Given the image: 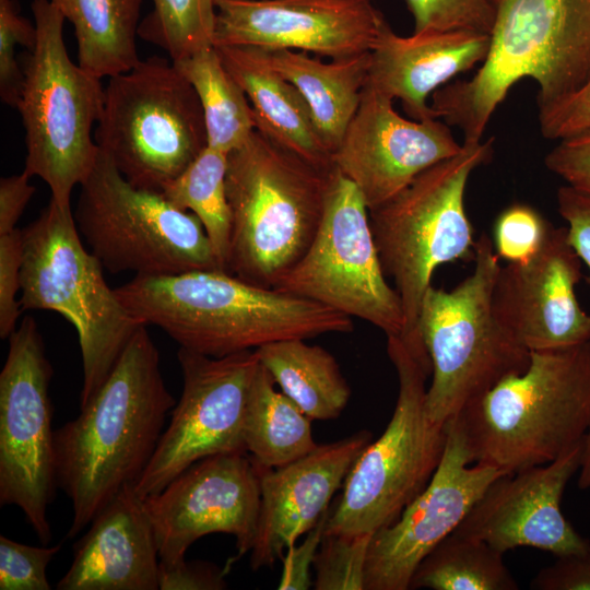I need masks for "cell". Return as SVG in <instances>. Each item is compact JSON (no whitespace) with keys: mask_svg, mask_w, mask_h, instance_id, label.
Wrapping results in <instances>:
<instances>
[{"mask_svg":"<svg viewBox=\"0 0 590 590\" xmlns=\"http://www.w3.org/2000/svg\"><path fill=\"white\" fill-rule=\"evenodd\" d=\"M21 231V308L56 311L76 330L83 371L81 406L104 384L143 324L108 286L99 260L84 248L70 203L50 198Z\"/></svg>","mask_w":590,"mask_h":590,"instance_id":"6","label":"cell"},{"mask_svg":"<svg viewBox=\"0 0 590 590\" xmlns=\"http://www.w3.org/2000/svg\"><path fill=\"white\" fill-rule=\"evenodd\" d=\"M115 292L140 323L158 327L180 347L212 357L354 329L351 317L330 307L224 270L134 275Z\"/></svg>","mask_w":590,"mask_h":590,"instance_id":"2","label":"cell"},{"mask_svg":"<svg viewBox=\"0 0 590 590\" xmlns=\"http://www.w3.org/2000/svg\"><path fill=\"white\" fill-rule=\"evenodd\" d=\"M542 137L560 140L590 127V81L567 98L539 110Z\"/></svg>","mask_w":590,"mask_h":590,"instance_id":"41","label":"cell"},{"mask_svg":"<svg viewBox=\"0 0 590 590\" xmlns=\"http://www.w3.org/2000/svg\"><path fill=\"white\" fill-rule=\"evenodd\" d=\"M36 35L35 23L20 14L16 0H0V96L4 104L14 108L24 78L15 49L21 45L32 50Z\"/></svg>","mask_w":590,"mask_h":590,"instance_id":"36","label":"cell"},{"mask_svg":"<svg viewBox=\"0 0 590 590\" xmlns=\"http://www.w3.org/2000/svg\"><path fill=\"white\" fill-rule=\"evenodd\" d=\"M386 278L369 210L356 186L337 169L311 245L273 288L369 322L387 337L402 335L401 299Z\"/></svg>","mask_w":590,"mask_h":590,"instance_id":"13","label":"cell"},{"mask_svg":"<svg viewBox=\"0 0 590 590\" xmlns=\"http://www.w3.org/2000/svg\"><path fill=\"white\" fill-rule=\"evenodd\" d=\"M414 34L474 32L491 34L495 21L492 0H405Z\"/></svg>","mask_w":590,"mask_h":590,"instance_id":"35","label":"cell"},{"mask_svg":"<svg viewBox=\"0 0 590 590\" xmlns=\"http://www.w3.org/2000/svg\"><path fill=\"white\" fill-rule=\"evenodd\" d=\"M226 170L227 154L206 145L161 192L172 204L200 220L224 271L231 240Z\"/></svg>","mask_w":590,"mask_h":590,"instance_id":"32","label":"cell"},{"mask_svg":"<svg viewBox=\"0 0 590 590\" xmlns=\"http://www.w3.org/2000/svg\"><path fill=\"white\" fill-rule=\"evenodd\" d=\"M155 533L132 485L125 486L92 520L74 546L58 590H158Z\"/></svg>","mask_w":590,"mask_h":590,"instance_id":"23","label":"cell"},{"mask_svg":"<svg viewBox=\"0 0 590 590\" xmlns=\"http://www.w3.org/2000/svg\"><path fill=\"white\" fill-rule=\"evenodd\" d=\"M61 545L33 546L0 535V590H50L46 571Z\"/></svg>","mask_w":590,"mask_h":590,"instance_id":"37","label":"cell"},{"mask_svg":"<svg viewBox=\"0 0 590 590\" xmlns=\"http://www.w3.org/2000/svg\"><path fill=\"white\" fill-rule=\"evenodd\" d=\"M73 216L91 252L113 273L222 270L200 220L161 192L131 185L101 149Z\"/></svg>","mask_w":590,"mask_h":590,"instance_id":"12","label":"cell"},{"mask_svg":"<svg viewBox=\"0 0 590 590\" xmlns=\"http://www.w3.org/2000/svg\"><path fill=\"white\" fill-rule=\"evenodd\" d=\"M506 474L473 463L455 417L447 422L440 462L427 486L392 524L373 534L364 590H408L425 556L451 534L487 486Z\"/></svg>","mask_w":590,"mask_h":590,"instance_id":"17","label":"cell"},{"mask_svg":"<svg viewBox=\"0 0 590 590\" xmlns=\"http://www.w3.org/2000/svg\"><path fill=\"white\" fill-rule=\"evenodd\" d=\"M223 64L244 90L256 129L310 163L335 168L297 88L269 62L261 48L215 47Z\"/></svg>","mask_w":590,"mask_h":590,"instance_id":"25","label":"cell"},{"mask_svg":"<svg viewBox=\"0 0 590 590\" xmlns=\"http://www.w3.org/2000/svg\"><path fill=\"white\" fill-rule=\"evenodd\" d=\"M530 583L536 590H590V542L581 551L556 557Z\"/></svg>","mask_w":590,"mask_h":590,"instance_id":"44","label":"cell"},{"mask_svg":"<svg viewBox=\"0 0 590 590\" xmlns=\"http://www.w3.org/2000/svg\"><path fill=\"white\" fill-rule=\"evenodd\" d=\"M227 570L202 560L184 559L173 565L160 563V590H222L226 589Z\"/></svg>","mask_w":590,"mask_h":590,"instance_id":"43","label":"cell"},{"mask_svg":"<svg viewBox=\"0 0 590 590\" xmlns=\"http://www.w3.org/2000/svg\"><path fill=\"white\" fill-rule=\"evenodd\" d=\"M503 555L483 541L452 532L420 563L410 589L517 590Z\"/></svg>","mask_w":590,"mask_h":590,"instance_id":"31","label":"cell"},{"mask_svg":"<svg viewBox=\"0 0 590 590\" xmlns=\"http://www.w3.org/2000/svg\"><path fill=\"white\" fill-rule=\"evenodd\" d=\"M335 174L337 168L315 165L255 129L227 154L226 271L274 287L311 245Z\"/></svg>","mask_w":590,"mask_h":590,"instance_id":"5","label":"cell"},{"mask_svg":"<svg viewBox=\"0 0 590 590\" xmlns=\"http://www.w3.org/2000/svg\"><path fill=\"white\" fill-rule=\"evenodd\" d=\"M23 263L22 231L0 235V338L9 339L16 329L23 311L20 299L21 268Z\"/></svg>","mask_w":590,"mask_h":590,"instance_id":"39","label":"cell"},{"mask_svg":"<svg viewBox=\"0 0 590 590\" xmlns=\"http://www.w3.org/2000/svg\"><path fill=\"white\" fill-rule=\"evenodd\" d=\"M142 499L164 565L186 559L188 548L211 533L236 539L237 554L225 566L227 571L251 551L261 496L258 470L248 452L203 458Z\"/></svg>","mask_w":590,"mask_h":590,"instance_id":"16","label":"cell"},{"mask_svg":"<svg viewBox=\"0 0 590 590\" xmlns=\"http://www.w3.org/2000/svg\"><path fill=\"white\" fill-rule=\"evenodd\" d=\"M544 164L568 186L590 193V127L558 140Z\"/></svg>","mask_w":590,"mask_h":590,"instance_id":"40","label":"cell"},{"mask_svg":"<svg viewBox=\"0 0 590 590\" xmlns=\"http://www.w3.org/2000/svg\"><path fill=\"white\" fill-rule=\"evenodd\" d=\"M556 202L567 223L568 241L589 269L586 281L590 286V193L565 185L558 188Z\"/></svg>","mask_w":590,"mask_h":590,"instance_id":"42","label":"cell"},{"mask_svg":"<svg viewBox=\"0 0 590 590\" xmlns=\"http://www.w3.org/2000/svg\"><path fill=\"white\" fill-rule=\"evenodd\" d=\"M449 127L439 118H403L394 110L393 99L366 84L332 162L371 210L423 170L461 152L463 143Z\"/></svg>","mask_w":590,"mask_h":590,"instance_id":"18","label":"cell"},{"mask_svg":"<svg viewBox=\"0 0 590 590\" xmlns=\"http://www.w3.org/2000/svg\"><path fill=\"white\" fill-rule=\"evenodd\" d=\"M492 156L493 139L463 142L460 153L423 170L369 210L382 270L392 279L403 308L405 329L400 337L412 346L424 344L417 322L434 271L444 263L474 259L465 189L471 174Z\"/></svg>","mask_w":590,"mask_h":590,"instance_id":"7","label":"cell"},{"mask_svg":"<svg viewBox=\"0 0 590 590\" xmlns=\"http://www.w3.org/2000/svg\"><path fill=\"white\" fill-rule=\"evenodd\" d=\"M184 386L148 467L133 485L144 498L163 489L197 461L227 452H247L245 416L259 364L256 350L212 357L180 347Z\"/></svg>","mask_w":590,"mask_h":590,"instance_id":"15","label":"cell"},{"mask_svg":"<svg viewBox=\"0 0 590 590\" xmlns=\"http://www.w3.org/2000/svg\"><path fill=\"white\" fill-rule=\"evenodd\" d=\"M581 260L566 227L550 225L528 259L500 267L492 307L496 319L529 351L564 347L590 340V314L577 299Z\"/></svg>","mask_w":590,"mask_h":590,"instance_id":"20","label":"cell"},{"mask_svg":"<svg viewBox=\"0 0 590 590\" xmlns=\"http://www.w3.org/2000/svg\"><path fill=\"white\" fill-rule=\"evenodd\" d=\"M489 49L476 73L430 97L435 116L477 142L497 107L521 79L538 84V109L590 81V0H492Z\"/></svg>","mask_w":590,"mask_h":590,"instance_id":"3","label":"cell"},{"mask_svg":"<svg viewBox=\"0 0 590 590\" xmlns=\"http://www.w3.org/2000/svg\"><path fill=\"white\" fill-rule=\"evenodd\" d=\"M548 223L535 209L516 203L505 209L494 227L495 251L507 262L523 261L541 246Z\"/></svg>","mask_w":590,"mask_h":590,"instance_id":"38","label":"cell"},{"mask_svg":"<svg viewBox=\"0 0 590 590\" xmlns=\"http://www.w3.org/2000/svg\"><path fill=\"white\" fill-rule=\"evenodd\" d=\"M578 487L590 489V423L582 439L581 463L578 470Z\"/></svg>","mask_w":590,"mask_h":590,"instance_id":"47","label":"cell"},{"mask_svg":"<svg viewBox=\"0 0 590 590\" xmlns=\"http://www.w3.org/2000/svg\"><path fill=\"white\" fill-rule=\"evenodd\" d=\"M94 141L134 187L162 192L208 145L202 107L172 60L109 78Z\"/></svg>","mask_w":590,"mask_h":590,"instance_id":"11","label":"cell"},{"mask_svg":"<svg viewBox=\"0 0 590 590\" xmlns=\"http://www.w3.org/2000/svg\"><path fill=\"white\" fill-rule=\"evenodd\" d=\"M74 30L81 68L103 79L141 60L137 50L143 0H50Z\"/></svg>","mask_w":590,"mask_h":590,"instance_id":"27","label":"cell"},{"mask_svg":"<svg viewBox=\"0 0 590 590\" xmlns=\"http://www.w3.org/2000/svg\"><path fill=\"white\" fill-rule=\"evenodd\" d=\"M176 401L146 326L133 334L110 374L80 414L55 430L56 479L71 502L74 538L154 455Z\"/></svg>","mask_w":590,"mask_h":590,"instance_id":"1","label":"cell"},{"mask_svg":"<svg viewBox=\"0 0 590 590\" xmlns=\"http://www.w3.org/2000/svg\"><path fill=\"white\" fill-rule=\"evenodd\" d=\"M32 176L23 170L19 175L2 177L0 180V235L16 229V223L32 199L35 187Z\"/></svg>","mask_w":590,"mask_h":590,"instance_id":"46","label":"cell"},{"mask_svg":"<svg viewBox=\"0 0 590 590\" xmlns=\"http://www.w3.org/2000/svg\"><path fill=\"white\" fill-rule=\"evenodd\" d=\"M256 352L281 391L311 421L337 418L347 405L351 388L335 357L322 346L288 339Z\"/></svg>","mask_w":590,"mask_h":590,"instance_id":"28","label":"cell"},{"mask_svg":"<svg viewBox=\"0 0 590 590\" xmlns=\"http://www.w3.org/2000/svg\"><path fill=\"white\" fill-rule=\"evenodd\" d=\"M582 441L556 460L494 480L453 531L496 551L535 547L556 557L581 551V536L560 509L564 491L578 473Z\"/></svg>","mask_w":590,"mask_h":590,"instance_id":"21","label":"cell"},{"mask_svg":"<svg viewBox=\"0 0 590 590\" xmlns=\"http://www.w3.org/2000/svg\"><path fill=\"white\" fill-rule=\"evenodd\" d=\"M51 377L38 326L26 316L0 373V505L20 508L43 545L52 538L48 507L58 487Z\"/></svg>","mask_w":590,"mask_h":590,"instance_id":"14","label":"cell"},{"mask_svg":"<svg viewBox=\"0 0 590 590\" xmlns=\"http://www.w3.org/2000/svg\"><path fill=\"white\" fill-rule=\"evenodd\" d=\"M488 49V34L430 32L404 37L385 21L370 49L367 85L400 99L412 119L437 118L428 103L432 95L481 64Z\"/></svg>","mask_w":590,"mask_h":590,"instance_id":"24","label":"cell"},{"mask_svg":"<svg viewBox=\"0 0 590 590\" xmlns=\"http://www.w3.org/2000/svg\"><path fill=\"white\" fill-rule=\"evenodd\" d=\"M473 463L515 473L580 444L590 423V340L530 351L528 367L453 416Z\"/></svg>","mask_w":590,"mask_h":590,"instance_id":"4","label":"cell"},{"mask_svg":"<svg viewBox=\"0 0 590 590\" xmlns=\"http://www.w3.org/2000/svg\"><path fill=\"white\" fill-rule=\"evenodd\" d=\"M371 441L359 430L280 468L256 463L260 484L257 533L250 551L253 570L272 567L328 511L329 503L356 459Z\"/></svg>","mask_w":590,"mask_h":590,"instance_id":"22","label":"cell"},{"mask_svg":"<svg viewBox=\"0 0 590 590\" xmlns=\"http://www.w3.org/2000/svg\"><path fill=\"white\" fill-rule=\"evenodd\" d=\"M387 353L399 382L393 414L349 471L323 534H374L392 524L427 486L442 457L447 423L433 422L425 405L430 359L400 335L387 337Z\"/></svg>","mask_w":590,"mask_h":590,"instance_id":"10","label":"cell"},{"mask_svg":"<svg viewBox=\"0 0 590 590\" xmlns=\"http://www.w3.org/2000/svg\"><path fill=\"white\" fill-rule=\"evenodd\" d=\"M373 534H323L314 560L316 590H364Z\"/></svg>","mask_w":590,"mask_h":590,"instance_id":"34","label":"cell"},{"mask_svg":"<svg viewBox=\"0 0 590 590\" xmlns=\"http://www.w3.org/2000/svg\"><path fill=\"white\" fill-rule=\"evenodd\" d=\"M274 386L259 361L247 400L245 444L253 461L267 468L286 465L318 446L311 420Z\"/></svg>","mask_w":590,"mask_h":590,"instance_id":"29","label":"cell"},{"mask_svg":"<svg viewBox=\"0 0 590 590\" xmlns=\"http://www.w3.org/2000/svg\"><path fill=\"white\" fill-rule=\"evenodd\" d=\"M213 46L340 59L370 51L386 21L370 0H214Z\"/></svg>","mask_w":590,"mask_h":590,"instance_id":"19","label":"cell"},{"mask_svg":"<svg viewBox=\"0 0 590 590\" xmlns=\"http://www.w3.org/2000/svg\"><path fill=\"white\" fill-rule=\"evenodd\" d=\"M138 36L164 49L172 61L213 46L214 0H152Z\"/></svg>","mask_w":590,"mask_h":590,"instance_id":"33","label":"cell"},{"mask_svg":"<svg viewBox=\"0 0 590 590\" xmlns=\"http://www.w3.org/2000/svg\"><path fill=\"white\" fill-rule=\"evenodd\" d=\"M263 50L271 66L304 98L319 137L332 154L359 106L368 81L370 51L324 62L306 51Z\"/></svg>","mask_w":590,"mask_h":590,"instance_id":"26","label":"cell"},{"mask_svg":"<svg viewBox=\"0 0 590 590\" xmlns=\"http://www.w3.org/2000/svg\"><path fill=\"white\" fill-rule=\"evenodd\" d=\"M200 101L208 146L228 154L255 131L251 105L214 46L173 61Z\"/></svg>","mask_w":590,"mask_h":590,"instance_id":"30","label":"cell"},{"mask_svg":"<svg viewBox=\"0 0 590 590\" xmlns=\"http://www.w3.org/2000/svg\"><path fill=\"white\" fill-rule=\"evenodd\" d=\"M474 252L473 272L451 291L430 285L418 316L432 363L425 405L440 425L530 362V351L494 315L493 288L502 266L486 233Z\"/></svg>","mask_w":590,"mask_h":590,"instance_id":"8","label":"cell"},{"mask_svg":"<svg viewBox=\"0 0 590 590\" xmlns=\"http://www.w3.org/2000/svg\"><path fill=\"white\" fill-rule=\"evenodd\" d=\"M328 511L318 523L306 534L303 543L292 545L282 558L283 570L278 589L280 590H306L312 585L310 568L314 566L316 554L319 550Z\"/></svg>","mask_w":590,"mask_h":590,"instance_id":"45","label":"cell"},{"mask_svg":"<svg viewBox=\"0 0 590 590\" xmlns=\"http://www.w3.org/2000/svg\"><path fill=\"white\" fill-rule=\"evenodd\" d=\"M36 43L24 58L15 108L25 129L24 170L43 179L59 204L93 169L92 139L104 105L102 79L75 64L63 40L64 17L50 0H33Z\"/></svg>","mask_w":590,"mask_h":590,"instance_id":"9","label":"cell"}]
</instances>
